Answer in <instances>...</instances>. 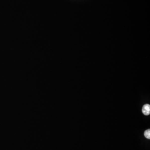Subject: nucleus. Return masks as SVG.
<instances>
[{
	"instance_id": "f03ea898",
	"label": "nucleus",
	"mask_w": 150,
	"mask_h": 150,
	"mask_svg": "<svg viewBox=\"0 0 150 150\" xmlns=\"http://www.w3.org/2000/svg\"><path fill=\"white\" fill-rule=\"evenodd\" d=\"M144 136L145 138H148V139H150V130H147L144 132Z\"/></svg>"
},
{
	"instance_id": "f257e3e1",
	"label": "nucleus",
	"mask_w": 150,
	"mask_h": 150,
	"mask_svg": "<svg viewBox=\"0 0 150 150\" xmlns=\"http://www.w3.org/2000/svg\"><path fill=\"white\" fill-rule=\"evenodd\" d=\"M142 112L145 116H148L150 114V105L149 104H145L142 108Z\"/></svg>"
}]
</instances>
